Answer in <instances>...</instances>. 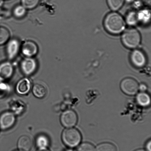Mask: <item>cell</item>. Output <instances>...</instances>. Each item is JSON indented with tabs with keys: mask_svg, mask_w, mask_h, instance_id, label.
Here are the masks:
<instances>
[{
	"mask_svg": "<svg viewBox=\"0 0 151 151\" xmlns=\"http://www.w3.org/2000/svg\"><path fill=\"white\" fill-rule=\"evenodd\" d=\"M104 25L106 30L113 35H118L124 30L125 23L123 18L116 12L109 13L105 19Z\"/></svg>",
	"mask_w": 151,
	"mask_h": 151,
	"instance_id": "1",
	"label": "cell"
},
{
	"mask_svg": "<svg viewBox=\"0 0 151 151\" xmlns=\"http://www.w3.org/2000/svg\"><path fill=\"white\" fill-rule=\"evenodd\" d=\"M141 35L137 29L130 28L124 32L122 40L124 45L127 48L134 49L137 48L141 42Z\"/></svg>",
	"mask_w": 151,
	"mask_h": 151,
	"instance_id": "2",
	"label": "cell"
},
{
	"mask_svg": "<svg viewBox=\"0 0 151 151\" xmlns=\"http://www.w3.org/2000/svg\"><path fill=\"white\" fill-rule=\"evenodd\" d=\"M62 137L63 142L70 147H76L81 141V133L75 128L66 129L63 131Z\"/></svg>",
	"mask_w": 151,
	"mask_h": 151,
	"instance_id": "3",
	"label": "cell"
},
{
	"mask_svg": "<svg viewBox=\"0 0 151 151\" xmlns=\"http://www.w3.org/2000/svg\"><path fill=\"white\" fill-rule=\"evenodd\" d=\"M138 83L134 79L128 78L121 81L120 87L123 92L128 95H134L139 90Z\"/></svg>",
	"mask_w": 151,
	"mask_h": 151,
	"instance_id": "4",
	"label": "cell"
},
{
	"mask_svg": "<svg viewBox=\"0 0 151 151\" xmlns=\"http://www.w3.org/2000/svg\"><path fill=\"white\" fill-rule=\"evenodd\" d=\"M37 67V63L33 57H26L21 63L22 72L27 76H29L35 73Z\"/></svg>",
	"mask_w": 151,
	"mask_h": 151,
	"instance_id": "5",
	"label": "cell"
},
{
	"mask_svg": "<svg viewBox=\"0 0 151 151\" xmlns=\"http://www.w3.org/2000/svg\"><path fill=\"white\" fill-rule=\"evenodd\" d=\"M60 120L63 126L67 128H71L76 125L78 118L76 113L73 111L68 110L62 114Z\"/></svg>",
	"mask_w": 151,
	"mask_h": 151,
	"instance_id": "6",
	"label": "cell"
},
{
	"mask_svg": "<svg viewBox=\"0 0 151 151\" xmlns=\"http://www.w3.org/2000/svg\"><path fill=\"white\" fill-rule=\"evenodd\" d=\"M16 116L12 112L7 111L0 116V128L3 130L9 129L15 123Z\"/></svg>",
	"mask_w": 151,
	"mask_h": 151,
	"instance_id": "7",
	"label": "cell"
},
{
	"mask_svg": "<svg viewBox=\"0 0 151 151\" xmlns=\"http://www.w3.org/2000/svg\"><path fill=\"white\" fill-rule=\"evenodd\" d=\"M20 47V43L16 38H13L8 41L6 47V53L10 60H13L17 57Z\"/></svg>",
	"mask_w": 151,
	"mask_h": 151,
	"instance_id": "8",
	"label": "cell"
},
{
	"mask_svg": "<svg viewBox=\"0 0 151 151\" xmlns=\"http://www.w3.org/2000/svg\"><path fill=\"white\" fill-rule=\"evenodd\" d=\"M22 54L26 57H33L38 53L37 45L34 41L31 40L25 41L20 47Z\"/></svg>",
	"mask_w": 151,
	"mask_h": 151,
	"instance_id": "9",
	"label": "cell"
},
{
	"mask_svg": "<svg viewBox=\"0 0 151 151\" xmlns=\"http://www.w3.org/2000/svg\"><path fill=\"white\" fill-rule=\"evenodd\" d=\"M132 63L134 66L140 68L145 66L147 59L145 55L139 50H135L132 51L131 55Z\"/></svg>",
	"mask_w": 151,
	"mask_h": 151,
	"instance_id": "10",
	"label": "cell"
},
{
	"mask_svg": "<svg viewBox=\"0 0 151 151\" xmlns=\"http://www.w3.org/2000/svg\"><path fill=\"white\" fill-rule=\"evenodd\" d=\"M14 68L11 63L9 61L3 62L0 64V79L6 80L12 76Z\"/></svg>",
	"mask_w": 151,
	"mask_h": 151,
	"instance_id": "11",
	"label": "cell"
},
{
	"mask_svg": "<svg viewBox=\"0 0 151 151\" xmlns=\"http://www.w3.org/2000/svg\"><path fill=\"white\" fill-rule=\"evenodd\" d=\"M32 83L29 79L24 78L18 82L16 86V91L20 95H26L30 91Z\"/></svg>",
	"mask_w": 151,
	"mask_h": 151,
	"instance_id": "12",
	"label": "cell"
},
{
	"mask_svg": "<svg viewBox=\"0 0 151 151\" xmlns=\"http://www.w3.org/2000/svg\"><path fill=\"white\" fill-rule=\"evenodd\" d=\"M32 142L30 137L27 136H23L19 139L17 146L21 151H29L32 148Z\"/></svg>",
	"mask_w": 151,
	"mask_h": 151,
	"instance_id": "13",
	"label": "cell"
},
{
	"mask_svg": "<svg viewBox=\"0 0 151 151\" xmlns=\"http://www.w3.org/2000/svg\"><path fill=\"white\" fill-rule=\"evenodd\" d=\"M32 93L37 98H44L47 94V90L45 87L42 84H36L33 86Z\"/></svg>",
	"mask_w": 151,
	"mask_h": 151,
	"instance_id": "14",
	"label": "cell"
},
{
	"mask_svg": "<svg viewBox=\"0 0 151 151\" xmlns=\"http://www.w3.org/2000/svg\"><path fill=\"white\" fill-rule=\"evenodd\" d=\"M137 100L140 105L143 107L148 106L150 103V96L145 92H140L137 95Z\"/></svg>",
	"mask_w": 151,
	"mask_h": 151,
	"instance_id": "15",
	"label": "cell"
},
{
	"mask_svg": "<svg viewBox=\"0 0 151 151\" xmlns=\"http://www.w3.org/2000/svg\"><path fill=\"white\" fill-rule=\"evenodd\" d=\"M36 143L39 148H47L49 144V140L46 136L40 134L37 137Z\"/></svg>",
	"mask_w": 151,
	"mask_h": 151,
	"instance_id": "16",
	"label": "cell"
},
{
	"mask_svg": "<svg viewBox=\"0 0 151 151\" xmlns=\"http://www.w3.org/2000/svg\"><path fill=\"white\" fill-rule=\"evenodd\" d=\"M10 37V33L6 28L0 27V46L4 45L8 42Z\"/></svg>",
	"mask_w": 151,
	"mask_h": 151,
	"instance_id": "17",
	"label": "cell"
},
{
	"mask_svg": "<svg viewBox=\"0 0 151 151\" xmlns=\"http://www.w3.org/2000/svg\"><path fill=\"white\" fill-rule=\"evenodd\" d=\"M109 7L114 11L119 10L122 7L125 0H107Z\"/></svg>",
	"mask_w": 151,
	"mask_h": 151,
	"instance_id": "18",
	"label": "cell"
},
{
	"mask_svg": "<svg viewBox=\"0 0 151 151\" xmlns=\"http://www.w3.org/2000/svg\"><path fill=\"white\" fill-rule=\"evenodd\" d=\"M40 0H21V5L27 10L32 9L39 4Z\"/></svg>",
	"mask_w": 151,
	"mask_h": 151,
	"instance_id": "19",
	"label": "cell"
},
{
	"mask_svg": "<svg viewBox=\"0 0 151 151\" xmlns=\"http://www.w3.org/2000/svg\"><path fill=\"white\" fill-rule=\"evenodd\" d=\"M26 9L22 5L17 6L13 10V15L17 18H22L26 15Z\"/></svg>",
	"mask_w": 151,
	"mask_h": 151,
	"instance_id": "20",
	"label": "cell"
},
{
	"mask_svg": "<svg viewBox=\"0 0 151 151\" xmlns=\"http://www.w3.org/2000/svg\"><path fill=\"white\" fill-rule=\"evenodd\" d=\"M96 151H117L116 147L111 143H104L99 145Z\"/></svg>",
	"mask_w": 151,
	"mask_h": 151,
	"instance_id": "21",
	"label": "cell"
},
{
	"mask_svg": "<svg viewBox=\"0 0 151 151\" xmlns=\"http://www.w3.org/2000/svg\"><path fill=\"white\" fill-rule=\"evenodd\" d=\"M77 151H96V149L91 143L86 142L80 145Z\"/></svg>",
	"mask_w": 151,
	"mask_h": 151,
	"instance_id": "22",
	"label": "cell"
},
{
	"mask_svg": "<svg viewBox=\"0 0 151 151\" xmlns=\"http://www.w3.org/2000/svg\"><path fill=\"white\" fill-rule=\"evenodd\" d=\"M9 87L4 84L0 82V98L4 97L8 92Z\"/></svg>",
	"mask_w": 151,
	"mask_h": 151,
	"instance_id": "23",
	"label": "cell"
},
{
	"mask_svg": "<svg viewBox=\"0 0 151 151\" xmlns=\"http://www.w3.org/2000/svg\"><path fill=\"white\" fill-rule=\"evenodd\" d=\"M127 21L130 25H133L137 22V16L134 13H130L127 17Z\"/></svg>",
	"mask_w": 151,
	"mask_h": 151,
	"instance_id": "24",
	"label": "cell"
},
{
	"mask_svg": "<svg viewBox=\"0 0 151 151\" xmlns=\"http://www.w3.org/2000/svg\"><path fill=\"white\" fill-rule=\"evenodd\" d=\"M147 87L145 84H142L139 86V90L142 92H145L147 90Z\"/></svg>",
	"mask_w": 151,
	"mask_h": 151,
	"instance_id": "25",
	"label": "cell"
},
{
	"mask_svg": "<svg viewBox=\"0 0 151 151\" xmlns=\"http://www.w3.org/2000/svg\"><path fill=\"white\" fill-rule=\"evenodd\" d=\"M146 148L149 151H151V141H149L146 144Z\"/></svg>",
	"mask_w": 151,
	"mask_h": 151,
	"instance_id": "26",
	"label": "cell"
},
{
	"mask_svg": "<svg viewBox=\"0 0 151 151\" xmlns=\"http://www.w3.org/2000/svg\"><path fill=\"white\" fill-rule=\"evenodd\" d=\"M37 151H50L49 150L47 149V148H39Z\"/></svg>",
	"mask_w": 151,
	"mask_h": 151,
	"instance_id": "27",
	"label": "cell"
},
{
	"mask_svg": "<svg viewBox=\"0 0 151 151\" xmlns=\"http://www.w3.org/2000/svg\"><path fill=\"white\" fill-rule=\"evenodd\" d=\"M135 151H145L142 150V149H139V150H136Z\"/></svg>",
	"mask_w": 151,
	"mask_h": 151,
	"instance_id": "28",
	"label": "cell"
},
{
	"mask_svg": "<svg viewBox=\"0 0 151 151\" xmlns=\"http://www.w3.org/2000/svg\"><path fill=\"white\" fill-rule=\"evenodd\" d=\"M67 151H70V150H68Z\"/></svg>",
	"mask_w": 151,
	"mask_h": 151,
	"instance_id": "29",
	"label": "cell"
},
{
	"mask_svg": "<svg viewBox=\"0 0 151 151\" xmlns=\"http://www.w3.org/2000/svg\"><path fill=\"white\" fill-rule=\"evenodd\" d=\"M20 151V150H19V151Z\"/></svg>",
	"mask_w": 151,
	"mask_h": 151,
	"instance_id": "30",
	"label": "cell"
}]
</instances>
